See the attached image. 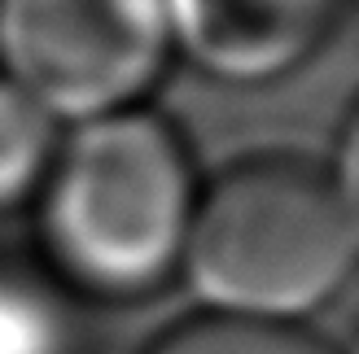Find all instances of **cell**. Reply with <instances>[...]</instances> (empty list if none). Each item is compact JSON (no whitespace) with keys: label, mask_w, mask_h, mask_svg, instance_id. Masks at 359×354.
I'll return each instance as SVG.
<instances>
[{"label":"cell","mask_w":359,"mask_h":354,"mask_svg":"<svg viewBox=\"0 0 359 354\" xmlns=\"http://www.w3.org/2000/svg\"><path fill=\"white\" fill-rule=\"evenodd\" d=\"M149 354H333V350L294 320L210 311L171 328Z\"/></svg>","instance_id":"5b68a950"},{"label":"cell","mask_w":359,"mask_h":354,"mask_svg":"<svg viewBox=\"0 0 359 354\" xmlns=\"http://www.w3.org/2000/svg\"><path fill=\"white\" fill-rule=\"evenodd\" d=\"M171 40L167 0H0L5 79L53 118L118 114Z\"/></svg>","instance_id":"3957f363"},{"label":"cell","mask_w":359,"mask_h":354,"mask_svg":"<svg viewBox=\"0 0 359 354\" xmlns=\"http://www.w3.org/2000/svg\"><path fill=\"white\" fill-rule=\"evenodd\" d=\"M48 241L83 285L136 293L184 254L193 180L180 140L154 114L83 122L48 180Z\"/></svg>","instance_id":"7a4b0ae2"},{"label":"cell","mask_w":359,"mask_h":354,"mask_svg":"<svg viewBox=\"0 0 359 354\" xmlns=\"http://www.w3.org/2000/svg\"><path fill=\"white\" fill-rule=\"evenodd\" d=\"M53 162V114L0 75V206L22 201L48 175Z\"/></svg>","instance_id":"8992f818"},{"label":"cell","mask_w":359,"mask_h":354,"mask_svg":"<svg viewBox=\"0 0 359 354\" xmlns=\"http://www.w3.org/2000/svg\"><path fill=\"white\" fill-rule=\"evenodd\" d=\"M337 5L342 0H167V22L210 75L259 83L311 57Z\"/></svg>","instance_id":"277c9868"},{"label":"cell","mask_w":359,"mask_h":354,"mask_svg":"<svg viewBox=\"0 0 359 354\" xmlns=\"http://www.w3.org/2000/svg\"><path fill=\"white\" fill-rule=\"evenodd\" d=\"M355 241L346 175L307 157H255L193 201L184 258L215 311L294 320L342 289Z\"/></svg>","instance_id":"6da1fadb"},{"label":"cell","mask_w":359,"mask_h":354,"mask_svg":"<svg viewBox=\"0 0 359 354\" xmlns=\"http://www.w3.org/2000/svg\"><path fill=\"white\" fill-rule=\"evenodd\" d=\"M70 328L44 280L0 262V354H66Z\"/></svg>","instance_id":"52a82bcc"}]
</instances>
